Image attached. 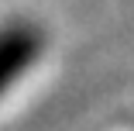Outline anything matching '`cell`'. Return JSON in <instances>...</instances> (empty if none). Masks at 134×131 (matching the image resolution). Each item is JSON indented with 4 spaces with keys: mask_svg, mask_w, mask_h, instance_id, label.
Returning <instances> with one entry per match:
<instances>
[{
    "mask_svg": "<svg viewBox=\"0 0 134 131\" xmlns=\"http://www.w3.org/2000/svg\"><path fill=\"white\" fill-rule=\"evenodd\" d=\"M41 28L38 24H24L14 21L7 24V35H4V48H0V86H14L21 72H28L35 66V59L41 55Z\"/></svg>",
    "mask_w": 134,
    "mask_h": 131,
    "instance_id": "obj_1",
    "label": "cell"
}]
</instances>
